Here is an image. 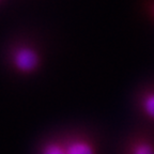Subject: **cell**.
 Segmentation results:
<instances>
[{
    "instance_id": "5b68a950",
    "label": "cell",
    "mask_w": 154,
    "mask_h": 154,
    "mask_svg": "<svg viewBox=\"0 0 154 154\" xmlns=\"http://www.w3.org/2000/svg\"><path fill=\"white\" fill-rule=\"evenodd\" d=\"M133 154H154V148L149 143H139L135 147Z\"/></svg>"
},
{
    "instance_id": "277c9868",
    "label": "cell",
    "mask_w": 154,
    "mask_h": 154,
    "mask_svg": "<svg viewBox=\"0 0 154 154\" xmlns=\"http://www.w3.org/2000/svg\"><path fill=\"white\" fill-rule=\"evenodd\" d=\"M43 154H66L65 149L57 143L47 144L43 150Z\"/></svg>"
},
{
    "instance_id": "7a4b0ae2",
    "label": "cell",
    "mask_w": 154,
    "mask_h": 154,
    "mask_svg": "<svg viewBox=\"0 0 154 154\" xmlns=\"http://www.w3.org/2000/svg\"><path fill=\"white\" fill-rule=\"evenodd\" d=\"M66 154H94V150L90 143L82 140H76L71 142L65 148Z\"/></svg>"
},
{
    "instance_id": "3957f363",
    "label": "cell",
    "mask_w": 154,
    "mask_h": 154,
    "mask_svg": "<svg viewBox=\"0 0 154 154\" xmlns=\"http://www.w3.org/2000/svg\"><path fill=\"white\" fill-rule=\"evenodd\" d=\"M144 111L150 118L154 119V93L150 94L146 97L143 103Z\"/></svg>"
},
{
    "instance_id": "6da1fadb",
    "label": "cell",
    "mask_w": 154,
    "mask_h": 154,
    "mask_svg": "<svg viewBox=\"0 0 154 154\" xmlns=\"http://www.w3.org/2000/svg\"><path fill=\"white\" fill-rule=\"evenodd\" d=\"M15 64L20 71L29 72L38 65V55L30 48H22L15 55Z\"/></svg>"
}]
</instances>
